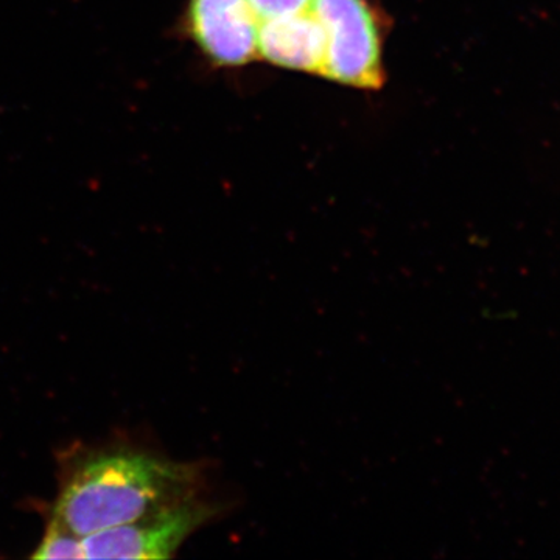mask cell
<instances>
[{
    "instance_id": "obj_1",
    "label": "cell",
    "mask_w": 560,
    "mask_h": 560,
    "mask_svg": "<svg viewBox=\"0 0 560 560\" xmlns=\"http://www.w3.org/2000/svg\"><path fill=\"white\" fill-rule=\"evenodd\" d=\"M202 493L197 464L130 448L102 452L66 478L51 517L88 537Z\"/></svg>"
},
{
    "instance_id": "obj_2",
    "label": "cell",
    "mask_w": 560,
    "mask_h": 560,
    "mask_svg": "<svg viewBox=\"0 0 560 560\" xmlns=\"http://www.w3.org/2000/svg\"><path fill=\"white\" fill-rule=\"evenodd\" d=\"M326 35L323 79L361 91L385 86L386 16L375 0H315Z\"/></svg>"
},
{
    "instance_id": "obj_3",
    "label": "cell",
    "mask_w": 560,
    "mask_h": 560,
    "mask_svg": "<svg viewBox=\"0 0 560 560\" xmlns=\"http://www.w3.org/2000/svg\"><path fill=\"white\" fill-rule=\"evenodd\" d=\"M223 510L202 495L176 501L125 525L84 537L86 559H171L191 534Z\"/></svg>"
},
{
    "instance_id": "obj_4",
    "label": "cell",
    "mask_w": 560,
    "mask_h": 560,
    "mask_svg": "<svg viewBox=\"0 0 560 560\" xmlns=\"http://www.w3.org/2000/svg\"><path fill=\"white\" fill-rule=\"evenodd\" d=\"M178 28L213 68L237 69L259 61V22L249 0H187Z\"/></svg>"
},
{
    "instance_id": "obj_5",
    "label": "cell",
    "mask_w": 560,
    "mask_h": 560,
    "mask_svg": "<svg viewBox=\"0 0 560 560\" xmlns=\"http://www.w3.org/2000/svg\"><path fill=\"white\" fill-rule=\"evenodd\" d=\"M257 57L276 68L323 75L326 35L313 5L301 13L259 22Z\"/></svg>"
},
{
    "instance_id": "obj_6",
    "label": "cell",
    "mask_w": 560,
    "mask_h": 560,
    "mask_svg": "<svg viewBox=\"0 0 560 560\" xmlns=\"http://www.w3.org/2000/svg\"><path fill=\"white\" fill-rule=\"evenodd\" d=\"M83 539L84 537H80L79 534L70 530L57 518L51 517L46 534H44L43 540L39 541L32 558L39 560L86 559Z\"/></svg>"
},
{
    "instance_id": "obj_7",
    "label": "cell",
    "mask_w": 560,
    "mask_h": 560,
    "mask_svg": "<svg viewBox=\"0 0 560 560\" xmlns=\"http://www.w3.org/2000/svg\"><path fill=\"white\" fill-rule=\"evenodd\" d=\"M257 22L289 16L311 9L313 0H249Z\"/></svg>"
}]
</instances>
